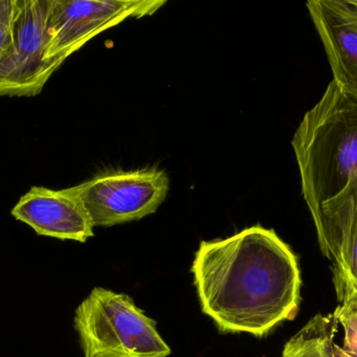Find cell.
Wrapping results in <instances>:
<instances>
[{"label":"cell","mask_w":357,"mask_h":357,"mask_svg":"<svg viewBox=\"0 0 357 357\" xmlns=\"http://www.w3.org/2000/svg\"><path fill=\"white\" fill-rule=\"evenodd\" d=\"M190 272L202 312L220 333L261 339L299 312V261L272 228L202 241Z\"/></svg>","instance_id":"cell-1"},{"label":"cell","mask_w":357,"mask_h":357,"mask_svg":"<svg viewBox=\"0 0 357 357\" xmlns=\"http://www.w3.org/2000/svg\"><path fill=\"white\" fill-rule=\"evenodd\" d=\"M302 195L314 226L321 207L357 178V99L331 81L303 117L291 140Z\"/></svg>","instance_id":"cell-2"},{"label":"cell","mask_w":357,"mask_h":357,"mask_svg":"<svg viewBox=\"0 0 357 357\" xmlns=\"http://www.w3.org/2000/svg\"><path fill=\"white\" fill-rule=\"evenodd\" d=\"M75 329L84 357H167L172 350L154 320L133 299L96 287L77 306Z\"/></svg>","instance_id":"cell-3"},{"label":"cell","mask_w":357,"mask_h":357,"mask_svg":"<svg viewBox=\"0 0 357 357\" xmlns=\"http://www.w3.org/2000/svg\"><path fill=\"white\" fill-rule=\"evenodd\" d=\"M70 189L94 228L113 226L154 214L169 194V178L156 168L109 172Z\"/></svg>","instance_id":"cell-4"},{"label":"cell","mask_w":357,"mask_h":357,"mask_svg":"<svg viewBox=\"0 0 357 357\" xmlns=\"http://www.w3.org/2000/svg\"><path fill=\"white\" fill-rule=\"evenodd\" d=\"M160 0H50L45 59L56 68L105 29L129 17L154 14Z\"/></svg>","instance_id":"cell-5"},{"label":"cell","mask_w":357,"mask_h":357,"mask_svg":"<svg viewBox=\"0 0 357 357\" xmlns=\"http://www.w3.org/2000/svg\"><path fill=\"white\" fill-rule=\"evenodd\" d=\"M50 0H22L14 35L0 60V98L33 96L58 71L45 59Z\"/></svg>","instance_id":"cell-6"},{"label":"cell","mask_w":357,"mask_h":357,"mask_svg":"<svg viewBox=\"0 0 357 357\" xmlns=\"http://www.w3.org/2000/svg\"><path fill=\"white\" fill-rule=\"evenodd\" d=\"M317 230L323 255L333 263L337 300L357 293V178L321 207Z\"/></svg>","instance_id":"cell-7"},{"label":"cell","mask_w":357,"mask_h":357,"mask_svg":"<svg viewBox=\"0 0 357 357\" xmlns=\"http://www.w3.org/2000/svg\"><path fill=\"white\" fill-rule=\"evenodd\" d=\"M10 214L40 236L81 243L94 236L93 224L70 188L56 191L33 187Z\"/></svg>","instance_id":"cell-8"},{"label":"cell","mask_w":357,"mask_h":357,"mask_svg":"<svg viewBox=\"0 0 357 357\" xmlns=\"http://www.w3.org/2000/svg\"><path fill=\"white\" fill-rule=\"evenodd\" d=\"M333 73V81L357 99V0L306 3Z\"/></svg>","instance_id":"cell-9"},{"label":"cell","mask_w":357,"mask_h":357,"mask_svg":"<svg viewBox=\"0 0 357 357\" xmlns=\"http://www.w3.org/2000/svg\"><path fill=\"white\" fill-rule=\"evenodd\" d=\"M339 324L335 314H317L283 348L282 357H324L322 343L326 333Z\"/></svg>","instance_id":"cell-10"},{"label":"cell","mask_w":357,"mask_h":357,"mask_svg":"<svg viewBox=\"0 0 357 357\" xmlns=\"http://www.w3.org/2000/svg\"><path fill=\"white\" fill-rule=\"evenodd\" d=\"M21 6L22 0H0V60L12 42Z\"/></svg>","instance_id":"cell-11"},{"label":"cell","mask_w":357,"mask_h":357,"mask_svg":"<svg viewBox=\"0 0 357 357\" xmlns=\"http://www.w3.org/2000/svg\"><path fill=\"white\" fill-rule=\"evenodd\" d=\"M333 314L339 325L343 327L344 343L342 348L352 357H357V310L340 304Z\"/></svg>","instance_id":"cell-12"},{"label":"cell","mask_w":357,"mask_h":357,"mask_svg":"<svg viewBox=\"0 0 357 357\" xmlns=\"http://www.w3.org/2000/svg\"><path fill=\"white\" fill-rule=\"evenodd\" d=\"M339 324L335 325L323 339L322 352L324 357H352L348 354L342 346L337 345L335 342V335L337 331Z\"/></svg>","instance_id":"cell-13"},{"label":"cell","mask_w":357,"mask_h":357,"mask_svg":"<svg viewBox=\"0 0 357 357\" xmlns=\"http://www.w3.org/2000/svg\"><path fill=\"white\" fill-rule=\"evenodd\" d=\"M340 304L350 308V309L357 310V293L344 296L340 301Z\"/></svg>","instance_id":"cell-14"}]
</instances>
